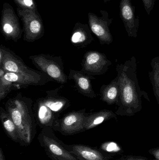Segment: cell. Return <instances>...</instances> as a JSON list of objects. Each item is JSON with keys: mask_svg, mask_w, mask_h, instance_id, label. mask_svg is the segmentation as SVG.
Segmentation results:
<instances>
[{"mask_svg": "<svg viewBox=\"0 0 159 160\" xmlns=\"http://www.w3.org/2000/svg\"><path fill=\"white\" fill-rule=\"evenodd\" d=\"M119 85V97L115 113L121 116L131 117L142 109V97L149 101L148 95L141 90L137 75L135 57L116 66Z\"/></svg>", "mask_w": 159, "mask_h": 160, "instance_id": "cell-1", "label": "cell"}, {"mask_svg": "<svg viewBox=\"0 0 159 160\" xmlns=\"http://www.w3.org/2000/svg\"><path fill=\"white\" fill-rule=\"evenodd\" d=\"M33 101L21 93L8 99L5 110L14 121L18 132L20 144L30 145L36 134V122L33 110Z\"/></svg>", "mask_w": 159, "mask_h": 160, "instance_id": "cell-2", "label": "cell"}, {"mask_svg": "<svg viewBox=\"0 0 159 160\" xmlns=\"http://www.w3.org/2000/svg\"><path fill=\"white\" fill-rule=\"evenodd\" d=\"M29 59L38 70L44 73L54 82L62 84L68 82L69 79L64 72V64L61 56L41 53L32 55Z\"/></svg>", "mask_w": 159, "mask_h": 160, "instance_id": "cell-3", "label": "cell"}, {"mask_svg": "<svg viewBox=\"0 0 159 160\" xmlns=\"http://www.w3.org/2000/svg\"><path fill=\"white\" fill-rule=\"evenodd\" d=\"M16 11L23 24L24 41L32 43L44 36V27L42 17L38 11L22 9L17 7Z\"/></svg>", "mask_w": 159, "mask_h": 160, "instance_id": "cell-4", "label": "cell"}, {"mask_svg": "<svg viewBox=\"0 0 159 160\" xmlns=\"http://www.w3.org/2000/svg\"><path fill=\"white\" fill-rule=\"evenodd\" d=\"M51 127L42 128L37 138L40 145L44 148L48 156L63 160H77L64 147V143L56 137Z\"/></svg>", "mask_w": 159, "mask_h": 160, "instance_id": "cell-5", "label": "cell"}, {"mask_svg": "<svg viewBox=\"0 0 159 160\" xmlns=\"http://www.w3.org/2000/svg\"><path fill=\"white\" fill-rule=\"evenodd\" d=\"M87 114L86 109L70 112L62 118L57 119L52 129L66 136L85 131L84 122Z\"/></svg>", "mask_w": 159, "mask_h": 160, "instance_id": "cell-6", "label": "cell"}, {"mask_svg": "<svg viewBox=\"0 0 159 160\" xmlns=\"http://www.w3.org/2000/svg\"><path fill=\"white\" fill-rule=\"evenodd\" d=\"M1 31L6 40L15 42L21 38V30L18 18L12 6L7 2L3 4L1 19Z\"/></svg>", "mask_w": 159, "mask_h": 160, "instance_id": "cell-7", "label": "cell"}, {"mask_svg": "<svg viewBox=\"0 0 159 160\" xmlns=\"http://www.w3.org/2000/svg\"><path fill=\"white\" fill-rule=\"evenodd\" d=\"M0 75H2L6 80L13 82L18 88L30 85H44L48 82H54L44 73L34 69L28 72L12 73L0 68Z\"/></svg>", "mask_w": 159, "mask_h": 160, "instance_id": "cell-8", "label": "cell"}, {"mask_svg": "<svg viewBox=\"0 0 159 160\" xmlns=\"http://www.w3.org/2000/svg\"><path fill=\"white\" fill-rule=\"evenodd\" d=\"M100 12L101 17L89 12V25L91 32L97 37L101 45H110L113 42V38L109 27L113 19L109 18V14L105 10H101Z\"/></svg>", "mask_w": 159, "mask_h": 160, "instance_id": "cell-9", "label": "cell"}, {"mask_svg": "<svg viewBox=\"0 0 159 160\" xmlns=\"http://www.w3.org/2000/svg\"><path fill=\"white\" fill-rule=\"evenodd\" d=\"M112 65L106 55L97 51H89L84 54L80 71L90 76H100L107 72Z\"/></svg>", "mask_w": 159, "mask_h": 160, "instance_id": "cell-10", "label": "cell"}, {"mask_svg": "<svg viewBox=\"0 0 159 160\" xmlns=\"http://www.w3.org/2000/svg\"><path fill=\"white\" fill-rule=\"evenodd\" d=\"M119 16L128 36L136 38L140 25V19L135 15V8L132 0H120Z\"/></svg>", "mask_w": 159, "mask_h": 160, "instance_id": "cell-11", "label": "cell"}, {"mask_svg": "<svg viewBox=\"0 0 159 160\" xmlns=\"http://www.w3.org/2000/svg\"><path fill=\"white\" fill-rule=\"evenodd\" d=\"M0 68L6 72L21 73L33 70L25 64L21 58L8 48L0 46Z\"/></svg>", "mask_w": 159, "mask_h": 160, "instance_id": "cell-12", "label": "cell"}, {"mask_svg": "<svg viewBox=\"0 0 159 160\" xmlns=\"http://www.w3.org/2000/svg\"><path fill=\"white\" fill-rule=\"evenodd\" d=\"M33 110L36 124L42 129L46 127L52 128L60 115L46 106L43 102L42 98L37 99L33 103Z\"/></svg>", "mask_w": 159, "mask_h": 160, "instance_id": "cell-13", "label": "cell"}, {"mask_svg": "<svg viewBox=\"0 0 159 160\" xmlns=\"http://www.w3.org/2000/svg\"><path fill=\"white\" fill-rule=\"evenodd\" d=\"M63 146L77 160H110L108 156L98 149L81 144L71 145L63 144Z\"/></svg>", "mask_w": 159, "mask_h": 160, "instance_id": "cell-14", "label": "cell"}, {"mask_svg": "<svg viewBox=\"0 0 159 160\" xmlns=\"http://www.w3.org/2000/svg\"><path fill=\"white\" fill-rule=\"evenodd\" d=\"M68 79L74 82L75 86L81 95L91 99L96 98V93L92 88L91 81L95 79L93 76L87 75L81 71L70 69Z\"/></svg>", "mask_w": 159, "mask_h": 160, "instance_id": "cell-15", "label": "cell"}, {"mask_svg": "<svg viewBox=\"0 0 159 160\" xmlns=\"http://www.w3.org/2000/svg\"><path fill=\"white\" fill-rule=\"evenodd\" d=\"M89 25L77 22L75 24L71 34V43L78 48H86L94 40Z\"/></svg>", "mask_w": 159, "mask_h": 160, "instance_id": "cell-16", "label": "cell"}, {"mask_svg": "<svg viewBox=\"0 0 159 160\" xmlns=\"http://www.w3.org/2000/svg\"><path fill=\"white\" fill-rule=\"evenodd\" d=\"M63 87V86L62 85L53 90L46 91V96L42 98L46 106L60 114L71 106V102L68 99L59 95V92Z\"/></svg>", "mask_w": 159, "mask_h": 160, "instance_id": "cell-17", "label": "cell"}, {"mask_svg": "<svg viewBox=\"0 0 159 160\" xmlns=\"http://www.w3.org/2000/svg\"><path fill=\"white\" fill-rule=\"evenodd\" d=\"M117 116L116 114L113 111L106 109L91 113H87L84 122L85 131L96 128L103 122L112 118L117 120Z\"/></svg>", "mask_w": 159, "mask_h": 160, "instance_id": "cell-18", "label": "cell"}, {"mask_svg": "<svg viewBox=\"0 0 159 160\" xmlns=\"http://www.w3.org/2000/svg\"><path fill=\"white\" fill-rule=\"evenodd\" d=\"M101 99L108 105L117 104L119 97V85L117 77L110 83L102 86L100 89Z\"/></svg>", "mask_w": 159, "mask_h": 160, "instance_id": "cell-19", "label": "cell"}, {"mask_svg": "<svg viewBox=\"0 0 159 160\" xmlns=\"http://www.w3.org/2000/svg\"><path fill=\"white\" fill-rule=\"evenodd\" d=\"M0 119L5 132L12 141L20 144L19 137L16 127L8 113L0 107Z\"/></svg>", "mask_w": 159, "mask_h": 160, "instance_id": "cell-20", "label": "cell"}, {"mask_svg": "<svg viewBox=\"0 0 159 160\" xmlns=\"http://www.w3.org/2000/svg\"><path fill=\"white\" fill-rule=\"evenodd\" d=\"M152 71L149 72L150 82L153 92L159 105V57H155L151 62Z\"/></svg>", "mask_w": 159, "mask_h": 160, "instance_id": "cell-21", "label": "cell"}, {"mask_svg": "<svg viewBox=\"0 0 159 160\" xmlns=\"http://www.w3.org/2000/svg\"><path fill=\"white\" fill-rule=\"evenodd\" d=\"M18 89L13 82L6 80L2 75H0V101L4 99L13 89Z\"/></svg>", "mask_w": 159, "mask_h": 160, "instance_id": "cell-22", "label": "cell"}, {"mask_svg": "<svg viewBox=\"0 0 159 160\" xmlns=\"http://www.w3.org/2000/svg\"><path fill=\"white\" fill-rule=\"evenodd\" d=\"M17 6L22 9L37 11V6L35 0H13Z\"/></svg>", "mask_w": 159, "mask_h": 160, "instance_id": "cell-23", "label": "cell"}, {"mask_svg": "<svg viewBox=\"0 0 159 160\" xmlns=\"http://www.w3.org/2000/svg\"><path fill=\"white\" fill-rule=\"evenodd\" d=\"M99 150L103 153L110 156L109 154L110 153H116L118 152L119 150H120V149L119 146H118L117 144L115 143V142H105L101 146V148Z\"/></svg>", "mask_w": 159, "mask_h": 160, "instance_id": "cell-24", "label": "cell"}, {"mask_svg": "<svg viewBox=\"0 0 159 160\" xmlns=\"http://www.w3.org/2000/svg\"><path fill=\"white\" fill-rule=\"evenodd\" d=\"M142 1L147 13V15H150L157 0H142Z\"/></svg>", "mask_w": 159, "mask_h": 160, "instance_id": "cell-25", "label": "cell"}, {"mask_svg": "<svg viewBox=\"0 0 159 160\" xmlns=\"http://www.w3.org/2000/svg\"><path fill=\"white\" fill-rule=\"evenodd\" d=\"M116 160H147L146 158L137 156H128L121 157L120 158Z\"/></svg>", "mask_w": 159, "mask_h": 160, "instance_id": "cell-26", "label": "cell"}, {"mask_svg": "<svg viewBox=\"0 0 159 160\" xmlns=\"http://www.w3.org/2000/svg\"><path fill=\"white\" fill-rule=\"evenodd\" d=\"M149 154L153 156L157 160H159V148H152L148 151Z\"/></svg>", "mask_w": 159, "mask_h": 160, "instance_id": "cell-27", "label": "cell"}, {"mask_svg": "<svg viewBox=\"0 0 159 160\" xmlns=\"http://www.w3.org/2000/svg\"><path fill=\"white\" fill-rule=\"evenodd\" d=\"M0 160H5L4 154L2 148H0Z\"/></svg>", "mask_w": 159, "mask_h": 160, "instance_id": "cell-28", "label": "cell"}, {"mask_svg": "<svg viewBox=\"0 0 159 160\" xmlns=\"http://www.w3.org/2000/svg\"><path fill=\"white\" fill-rule=\"evenodd\" d=\"M49 158H50L51 160H63L61 159L58 158H55V157H49Z\"/></svg>", "mask_w": 159, "mask_h": 160, "instance_id": "cell-29", "label": "cell"}, {"mask_svg": "<svg viewBox=\"0 0 159 160\" xmlns=\"http://www.w3.org/2000/svg\"><path fill=\"white\" fill-rule=\"evenodd\" d=\"M111 1V0H103V1L105 2H109V1Z\"/></svg>", "mask_w": 159, "mask_h": 160, "instance_id": "cell-30", "label": "cell"}]
</instances>
